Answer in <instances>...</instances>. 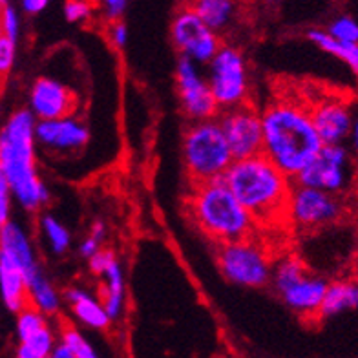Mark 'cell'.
I'll return each instance as SVG.
<instances>
[{"label": "cell", "instance_id": "1", "mask_svg": "<svg viewBox=\"0 0 358 358\" xmlns=\"http://www.w3.org/2000/svg\"><path fill=\"white\" fill-rule=\"evenodd\" d=\"M262 121L264 154L289 178H296L324 146L313 123L311 110L303 104L287 99L276 101L265 108Z\"/></svg>", "mask_w": 358, "mask_h": 358}, {"label": "cell", "instance_id": "2", "mask_svg": "<svg viewBox=\"0 0 358 358\" xmlns=\"http://www.w3.org/2000/svg\"><path fill=\"white\" fill-rule=\"evenodd\" d=\"M223 179L256 223L287 220L292 178L274 165L264 152L245 159H234Z\"/></svg>", "mask_w": 358, "mask_h": 358}, {"label": "cell", "instance_id": "3", "mask_svg": "<svg viewBox=\"0 0 358 358\" xmlns=\"http://www.w3.org/2000/svg\"><path fill=\"white\" fill-rule=\"evenodd\" d=\"M35 113L15 112L0 130V169L10 181L13 198L28 210H37L50 199L35 165Z\"/></svg>", "mask_w": 358, "mask_h": 358}, {"label": "cell", "instance_id": "4", "mask_svg": "<svg viewBox=\"0 0 358 358\" xmlns=\"http://www.w3.org/2000/svg\"><path fill=\"white\" fill-rule=\"evenodd\" d=\"M189 210L199 231L217 245L250 238L258 225L223 178L194 185Z\"/></svg>", "mask_w": 358, "mask_h": 358}, {"label": "cell", "instance_id": "5", "mask_svg": "<svg viewBox=\"0 0 358 358\" xmlns=\"http://www.w3.org/2000/svg\"><path fill=\"white\" fill-rule=\"evenodd\" d=\"M183 163L194 185L225 176L234 163V154L220 121H194L187 128L183 137Z\"/></svg>", "mask_w": 358, "mask_h": 358}, {"label": "cell", "instance_id": "6", "mask_svg": "<svg viewBox=\"0 0 358 358\" xmlns=\"http://www.w3.org/2000/svg\"><path fill=\"white\" fill-rule=\"evenodd\" d=\"M217 265L229 282L243 287H262L271 282L273 262L267 249L252 238L222 243L217 250Z\"/></svg>", "mask_w": 358, "mask_h": 358}, {"label": "cell", "instance_id": "7", "mask_svg": "<svg viewBox=\"0 0 358 358\" xmlns=\"http://www.w3.org/2000/svg\"><path fill=\"white\" fill-rule=\"evenodd\" d=\"M208 85L220 110H229L247 103L249 97V71L245 57L232 46H220L210 62Z\"/></svg>", "mask_w": 358, "mask_h": 358}, {"label": "cell", "instance_id": "8", "mask_svg": "<svg viewBox=\"0 0 358 358\" xmlns=\"http://www.w3.org/2000/svg\"><path fill=\"white\" fill-rule=\"evenodd\" d=\"M344 208L338 194L294 183L287 205V220L300 231H315L338 222Z\"/></svg>", "mask_w": 358, "mask_h": 358}, {"label": "cell", "instance_id": "9", "mask_svg": "<svg viewBox=\"0 0 358 358\" xmlns=\"http://www.w3.org/2000/svg\"><path fill=\"white\" fill-rule=\"evenodd\" d=\"M351 179V157L348 148L340 143L322 146L320 152L298 172L292 181L340 196L349 189Z\"/></svg>", "mask_w": 358, "mask_h": 358}, {"label": "cell", "instance_id": "10", "mask_svg": "<svg viewBox=\"0 0 358 358\" xmlns=\"http://www.w3.org/2000/svg\"><path fill=\"white\" fill-rule=\"evenodd\" d=\"M172 41L183 57L198 64H207L220 50V38L208 24L201 20L192 8H185L172 22Z\"/></svg>", "mask_w": 358, "mask_h": 358}, {"label": "cell", "instance_id": "11", "mask_svg": "<svg viewBox=\"0 0 358 358\" xmlns=\"http://www.w3.org/2000/svg\"><path fill=\"white\" fill-rule=\"evenodd\" d=\"M220 123L234 159H245L264 152V121L262 113L256 112L252 106L245 103L223 110Z\"/></svg>", "mask_w": 358, "mask_h": 358}, {"label": "cell", "instance_id": "12", "mask_svg": "<svg viewBox=\"0 0 358 358\" xmlns=\"http://www.w3.org/2000/svg\"><path fill=\"white\" fill-rule=\"evenodd\" d=\"M196 64L198 62H194L189 57H179L178 68H176V80H178L181 108H183L185 115L192 121L214 119L220 106L214 99L208 80L203 79Z\"/></svg>", "mask_w": 358, "mask_h": 358}, {"label": "cell", "instance_id": "13", "mask_svg": "<svg viewBox=\"0 0 358 358\" xmlns=\"http://www.w3.org/2000/svg\"><path fill=\"white\" fill-rule=\"evenodd\" d=\"M311 117L324 145H340L351 136L355 113L349 104L335 97H325L313 104Z\"/></svg>", "mask_w": 358, "mask_h": 358}, {"label": "cell", "instance_id": "14", "mask_svg": "<svg viewBox=\"0 0 358 358\" xmlns=\"http://www.w3.org/2000/svg\"><path fill=\"white\" fill-rule=\"evenodd\" d=\"M29 106L37 119H59L73 113L77 108V99L73 92L62 83L50 77H41L31 88Z\"/></svg>", "mask_w": 358, "mask_h": 358}, {"label": "cell", "instance_id": "15", "mask_svg": "<svg viewBox=\"0 0 358 358\" xmlns=\"http://www.w3.org/2000/svg\"><path fill=\"white\" fill-rule=\"evenodd\" d=\"M35 137L41 145L53 150H79L88 143L90 132L71 115L59 119H38Z\"/></svg>", "mask_w": 358, "mask_h": 358}, {"label": "cell", "instance_id": "16", "mask_svg": "<svg viewBox=\"0 0 358 358\" xmlns=\"http://www.w3.org/2000/svg\"><path fill=\"white\" fill-rule=\"evenodd\" d=\"M0 256H6L10 262H13L28 280L34 278L41 271L28 234L24 232L22 227L13 222L6 223L0 231Z\"/></svg>", "mask_w": 358, "mask_h": 358}, {"label": "cell", "instance_id": "17", "mask_svg": "<svg viewBox=\"0 0 358 358\" xmlns=\"http://www.w3.org/2000/svg\"><path fill=\"white\" fill-rule=\"evenodd\" d=\"M327 285L322 278H316L307 273L302 280L282 292L283 302L291 307L292 311L306 318H316L320 315V307L324 303Z\"/></svg>", "mask_w": 358, "mask_h": 358}, {"label": "cell", "instance_id": "18", "mask_svg": "<svg viewBox=\"0 0 358 358\" xmlns=\"http://www.w3.org/2000/svg\"><path fill=\"white\" fill-rule=\"evenodd\" d=\"M0 296L13 313L22 311L29 303L28 278L13 262L0 256Z\"/></svg>", "mask_w": 358, "mask_h": 358}, {"label": "cell", "instance_id": "19", "mask_svg": "<svg viewBox=\"0 0 358 358\" xmlns=\"http://www.w3.org/2000/svg\"><path fill=\"white\" fill-rule=\"evenodd\" d=\"M66 300L71 306V311L77 320H80L92 329H106L112 322L106 309L103 306V300H97L90 294L88 291L80 287L68 289Z\"/></svg>", "mask_w": 358, "mask_h": 358}, {"label": "cell", "instance_id": "20", "mask_svg": "<svg viewBox=\"0 0 358 358\" xmlns=\"http://www.w3.org/2000/svg\"><path fill=\"white\" fill-rule=\"evenodd\" d=\"M358 309V280H338L327 285L318 318H329Z\"/></svg>", "mask_w": 358, "mask_h": 358}, {"label": "cell", "instance_id": "21", "mask_svg": "<svg viewBox=\"0 0 358 358\" xmlns=\"http://www.w3.org/2000/svg\"><path fill=\"white\" fill-rule=\"evenodd\" d=\"M104 278L103 306L112 320H117L124 309V273L117 259H113L110 267L101 274Z\"/></svg>", "mask_w": 358, "mask_h": 358}, {"label": "cell", "instance_id": "22", "mask_svg": "<svg viewBox=\"0 0 358 358\" xmlns=\"http://www.w3.org/2000/svg\"><path fill=\"white\" fill-rule=\"evenodd\" d=\"M307 37L315 46L320 48L322 52H327L336 57V59H340L344 64L351 68L355 76H358V43L338 41L329 31H324V29H311L307 34Z\"/></svg>", "mask_w": 358, "mask_h": 358}, {"label": "cell", "instance_id": "23", "mask_svg": "<svg viewBox=\"0 0 358 358\" xmlns=\"http://www.w3.org/2000/svg\"><path fill=\"white\" fill-rule=\"evenodd\" d=\"M214 31L225 29L234 19V0H190V6Z\"/></svg>", "mask_w": 358, "mask_h": 358}, {"label": "cell", "instance_id": "24", "mask_svg": "<svg viewBox=\"0 0 358 358\" xmlns=\"http://www.w3.org/2000/svg\"><path fill=\"white\" fill-rule=\"evenodd\" d=\"M29 303L35 306L44 315H55L61 307V296L52 283L44 278V274L38 271L34 278L28 280Z\"/></svg>", "mask_w": 358, "mask_h": 358}, {"label": "cell", "instance_id": "25", "mask_svg": "<svg viewBox=\"0 0 358 358\" xmlns=\"http://www.w3.org/2000/svg\"><path fill=\"white\" fill-rule=\"evenodd\" d=\"M307 274L306 265L300 262L294 256H287V258H282L276 265H273V274H271V282H273L274 289L278 291V294H282L285 289H289L291 285L302 280Z\"/></svg>", "mask_w": 358, "mask_h": 358}, {"label": "cell", "instance_id": "26", "mask_svg": "<svg viewBox=\"0 0 358 358\" xmlns=\"http://www.w3.org/2000/svg\"><path fill=\"white\" fill-rule=\"evenodd\" d=\"M55 348V338L53 333L46 327L37 331L35 335L28 336L26 340H20L19 351L17 357L19 358H46L52 357V351Z\"/></svg>", "mask_w": 358, "mask_h": 358}, {"label": "cell", "instance_id": "27", "mask_svg": "<svg viewBox=\"0 0 358 358\" xmlns=\"http://www.w3.org/2000/svg\"><path fill=\"white\" fill-rule=\"evenodd\" d=\"M41 227H43L44 238L50 243L52 250L55 255H62L66 252L68 247L71 243V234L66 227L62 225L57 217L53 216H44L43 222H41Z\"/></svg>", "mask_w": 358, "mask_h": 358}, {"label": "cell", "instance_id": "28", "mask_svg": "<svg viewBox=\"0 0 358 358\" xmlns=\"http://www.w3.org/2000/svg\"><path fill=\"white\" fill-rule=\"evenodd\" d=\"M44 313L38 311L37 307L28 303L22 311H19V318H17V335L20 340H26L28 336L35 335L37 331L46 327V318Z\"/></svg>", "mask_w": 358, "mask_h": 358}, {"label": "cell", "instance_id": "29", "mask_svg": "<svg viewBox=\"0 0 358 358\" xmlns=\"http://www.w3.org/2000/svg\"><path fill=\"white\" fill-rule=\"evenodd\" d=\"M61 342L68 345V349L71 351L73 358H95L97 353H95V349L88 344L85 340V336L80 335L79 331L73 329V327H66V329L62 331Z\"/></svg>", "mask_w": 358, "mask_h": 358}, {"label": "cell", "instance_id": "30", "mask_svg": "<svg viewBox=\"0 0 358 358\" xmlns=\"http://www.w3.org/2000/svg\"><path fill=\"white\" fill-rule=\"evenodd\" d=\"M327 31L338 41H344V43H358V22L348 17V15L333 20Z\"/></svg>", "mask_w": 358, "mask_h": 358}, {"label": "cell", "instance_id": "31", "mask_svg": "<svg viewBox=\"0 0 358 358\" xmlns=\"http://www.w3.org/2000/svg\"><path fill=\"white\" fill-rule=\"evenodd\" d=\"M0 26H2L4 37L17 41L20 34V19L15 8L6 4L2 6V10H0Z\"/></svg>", "mask_w": 358, "mask_h": 358}, {"label": "cell", "instance_id": "32", "mask_svg": "<svg viewBox=\"0 0 358 358\" xmlns=\"http://www.w3.org/2000/svg\"><path fill=\"white\" fill-rule=\"evenodd\" d=\"M92 15V4L88 0H68L64 4V17L68 22H83L90 19Z\"/></svg>", "mask_w": 358, "mask_h": 358}, {"label": "cell", "instance_id": "33", "mask_svg": "<svg viewBox=\"0 0 358 358\" xmlns=\"http://www.w3.org/2000/svg\"><path fill=\"white\" fill-rule=\"evenodd\" d=\"M11 187L8 178L4 176L2 169H0V231L6 223L10 222V210H11Z\"/></svg>", "mask_w": 358, "mask_h": 358}, {"label": "cell", "instance_id": "34", "mask_svg": "<svg viewBox=\"0 0 358 358\" xmlns=\"http://www.w3.org/2000/svg\"><path fill=\"white\" fill-rule=\"evenodd\" d=\"M15 62V41L13 38H0V77L10 73Z\"/></svg>", "mask_w": 358, "mask_h": 358}, {"label": "cell", "instance_id": "35", "mask_svg": "<svg viewBox=\"0 0 358 358\" xmlns=\"http://www.w3.org/2000/svg\"><path fill=\"white\" fill-rule=\"evenodd\" d=\"M113 259H115V256H113L112 250L99 249L92 258H90V268H92V273L99 274L101 276V274L110 267V264H112Z\"/></svg>", "mask_w": 358, "mask_h": 358}, {"label": "cell", "instance_id": "36", "mask_svg": "<svg viewBox=\"0 0 358 358\" xmlns=\"http://www.w3.org/2000/svg\"><path fill=\"white\" fill-rule=\"evenodd\" d=\"M110 38L115 48H124L128 43V28L124 22H115L110 29Z\"/></svg>", "mask_w": 358, "mask_h": 358}, {"label": "cell", "instance_id": "37", "mask_svg": "<svg viewBox=\"0 0 358 358\" xmlns=\"http://www.w3.org/2000/svg\"><path fill=\"white\" fill-rule=\"evenodd\" d=\"M103 6L110 19H119L127 10L128 0H103Z\"/></svg>", "mask_w": 358, "mask_h": 358}, {"label": "cell", "instance_id": "38", "mask_svg": "<svg viewBox=\"0 0 358 358\" xmlns=\"http://www.w3.org/2000/svg\"><path fill=\"white\" fill-rule=\"evenodd\" d=\"M99 249H101V240L99 238H95L94 234H90L88 238H85L83 243H80V255L88 259L92 258V256H94Z\"/></svg>", "mask_w": 358, "mask_h": 358}, {"label": "cell", "instance_id": "39", "mask_svg": "<svg viewBox=\"0 0 358 358\" xmlns=\"http://www.w3.org/2000/svg\"><path fill=\"white\" fill-rule=\"evenodd\" d=\"M50 4V0H22V10L29 15H37L44 11Z\"/></svg>", "mask_w": 358, "mask_h": 358}, {"label": "cell", "instance_id": "40", "mask_svg": "<svg viewBox=\"0 0 358 358\" xmlns=\"http://www.w3.org/2000/svg\"><path fill=\"white\" fill-rule=\"evenodd\" d=\"M349 139H351V146H353V154H355V157H357V161H358V113H357V115H355L353 128H351V136H349Z\"/></svg>", "mask_w": 358, "mask_h": 358}, {"label": "cell", "instance_id": "41", "mask_svg": "<svg viewBox=\"0 0 358 358\" xmlns=\"http://www.w3.org/2000/svg\"><path fill=\"white\" fill-rule=\"evenodd\" d=\"M52 357L53 358H73V355H71V351L68 349V345L64 344V342H61V344H57L55 348H53Z\"/></svg>", "mask_w": 358, "mask_h": 358}, {"label": "cell", "instance_id": "42", "mask_svg": "<svg viewBox=\"0 0 358 358\" xmlns=\"http://www.w3.org/2000/svg\"><path fill=\"white\" fill-rule=\"evenodd\" d=\"M90 234H94L95 238H99V240L103 241L104 236H106V225H104L103 222H95L94 225H92V231H90Z\"/></svg>", "mask_w": 358, "mask_h": 358}, {"label": "cell", "instance_id": "43", "mask_svg": "<svg viewBox=\"0 0 358 358\" xmlns=\"http://www.w3.org/2000/svg\"><path fill=\"white\" fill-rule=\"evenodd\" d=\"M4 37V31H2V26H0V38Z\"/></svg>", "mask_w": 358, "mask_h": 358}, {"label": "cell", "instance_id": "44", "mask_svg": "<svg viewBox=\"0 0 358 358\" xmlns=\"http://www.w3.org/2000/svg\"><path fill=\"white\" fill-rule=\"evenodd\" d=\"M6 4V0H0V6H4Z\"/></svg>", "mask_w": 358, "mask_h": 358}, {"label": "cell", "instance_id": "45", "mask_svg": "<svg viewBox=\"0 0 358 358\" xmlns=\"http://www.w3.org/2000/svg\"><path fill=\"white\" fill-rule=\"evenodd\" d=\"M265 2H274V0H265Z\"/></svg>", "mask_w": 358, "mask_h": 358}]
</instances>
